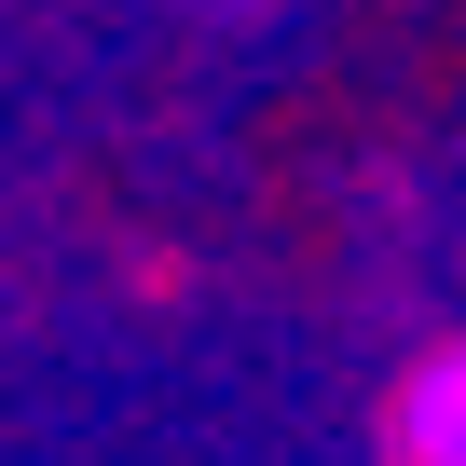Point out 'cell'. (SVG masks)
<instances>
[{
  "mask_svg": "<svg viewBox=\"0 0 466 466\" xmlns=\"http://www.w3.org/2000/svg\"><path fill=\"white\" fill-rule=\"evenodd\" d=\"M384 466H466V343H439L384 384Z\"/></svg>",
  "mask_w": 466,
  "mask_h": 466,
  "instance_id": "obj_1",
  "label": "cell"
}]
</instances>
